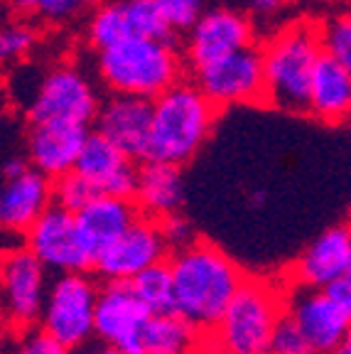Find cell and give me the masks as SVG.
<instances>
[{
    "label": "cell",
    "instance_id": "33",
    "mask_svg": "<svg viewBox=\"0 0 351 354\" xmlns=\"http://www.w3.org/2000/svg\"><path fill=\"white\" fill-rule=\"evenodd\" d=\"M158 221H160V229H162V234H165V239H167V243H170L172 251H180V249H184V246H189V243L197 241V234H194L192 221L187 219V216H182V212L167 214Z\"/></svg>",
    "mask_w": 351,
    "mask_h": 354
},
{
    "label": "cell",
    "instance_id": "28",
    "mask_svg": "<svg viewBox=\"0 0 351 354\" xmlns=\"http://www.w3.org/2000/svg\"><path fill=\"white\" fill-rule=\"evenodd\" d=\"M96 194H99L96 187L77 170L66 172L59 180H55V202L69 212H82Z\"/></svg>",
    "mask_w": 351,
    "mask_h": 354
},
{
    "label": "cell",
    "instance_id": "36",
    "mask_svg": "<svg viewBox=\"0 0 351 354\" xmlns=\"http://www.w3.org/2000/svg\"><path fill=\"white\" fill-rule=\"evenodd\" d=\"M330 290L336 295V298H341L346 305H349V310H351V271L346 273L341 281H336L334 286H330Z\"/></svg>",
    "mask_w": 351,
    "mask_h": 354
},
{
    "label": "cell",
    "instance_id": "5",
    "mask_svg": "<svg viewBox=\"0 0 351 354\" xmlns=\"http://www.w3.org/2000/svg\"><path fill=\"white\" fill-rule=\"evenodd\" d=\"M285 295L275 283L246 278L219 325L209 332L216 354H270L278 322L285 315Z\"/></svg>",
    "mask_w": 351,
    "mask_h": 354
},
{
    "label": "cell",
    "instance_id": "20",
    "mask_svg": "<svg viewBox=\"0 0 351 354\" xmlns=\"http://www.w3.org/2000/svg\"><path fill=\"white\" fill-rule=\"evenodd\" d=\"M140 216L143 212L135 199L115 194H96L82 212H77L79 227L96 256L118 236H123Z\"/></svg>",
    "mask_w": 351,
    "mask_h": 354
},
{
    "label": "cell",
    "instance_id": "37",
    "mask_svg": "<svg viewBox=\"0 0 351 354\" xmlns=\"http://www.w3.org/2000/svg\"><path fill=\"white\" fill-rule=\"evenodd\" d=\"M25 167H30L28 158H20V155H15V158H8L6 165H3V177L17 175V172H22Z\"/></svg>",
    "mask_w": 351,
    "mask_h": 354
},
{
    "label": "cell",
    "instance_id": "21",
    "mask_svg": "<svg viewBox=\"0 0 351 354\" xmlns=\"http://www.w3.org/2000/svg\"><path fill=\"white\" fill-rule=\"evenodd\" d=\"M145 216L162 219L182 209L184 202V183L180 165L158 160H143L137 167V187L133 197Z\"/></svg>",
    "mask_w": 351,
    "mask_h": 354
},
{
    "label": "cell",
    "instance_id": "9",
    "mask_svg": "<svg viewBox=\"0 0 351 354\" xmlns=\"http://www.w3.org/2000/svg\"><path fill=\"white\" fill-rule=\"evenodd\" d=\"M22 243L55 276H59V273H93L96 254L79 227L77 212L64 209L57 202L30 227V232L22 236Z\"/></svg>",
    "mask_w": 351,
    "mask_h": 354
},
{
    "label": "cell",
    "instance_id": "26",
    "mask_svg": "<svg viewBox=\"0 0 351 354\" xmlns=\"http://www.w3.org/2000/svg\"><path fill=\"white\" fill-rule=\"evenodd\" d=\"M131 283L137 298L148 305L153 315L175 313V283H172V271L167 261L153 266V268H148L143 273H137Z\"/></svg>",
    "mask_w": 351,
    "mask_h": 354
},
{
    "label": "cell",
    "instance_id": "22",
    "mask_svg": "<svg viewBox=\"0 0 351 354\" xmlns=\"http://www.w3.org/2000/svg\"><path fill=\"white\" fill-rule=\"evenodd\" d=\"M310 116L322 123H341L351 116V72L327 52L312 77Z\"/></svg>",
    "mask_w": 351,
    "mask_h": 354
},
{
    "label": "cell",
    "instance_id": "7",
    "mask_svg": "<svg viewBox=\"0 0 351 354\" xmlns=\"http://www.w3.org/2000/svg\"><path fill=\"white\" fill-rule=\"evenodd\" d=\"M101 286L91 273H59L52 278L39 327L66 349L96 339V303Z\"/></svg>",
    "mask_w": 351,
    "mask_h": 354
},
{
    "label": "cell",
    "instance_id": "34",
    "mask_svg": "<svg viewBox=\"0 0 351 354\" xmlns=\"http://www.w3.org/2000/svg\"><path fill=\"white\" fill-rule=\"evenodd\" d=\"M290 8V0H246L248 15L256 22H273Z\"/></svg>",
    "mask_w": 351,
    "mask_h": 354
},
{
    "label": "cell",
    "instance_id": "17",
    "mask_svg": "<svg viewBox=\"0 0 351 354\" xmlns=\"http://www.w3.org/2000/svg\"><path fill=\"white\" fill-rule=\"evenodd\" d=\"M88 126L82 123H28L25 158L32 167L52 180L72 172L88 138Z\"/></svg>",
    "mask_w": 351,
    "mask_h": 354
},
{
    "label": "cell",
    "instance_id": "16",
    "mask_svg": "<svg viewBox=\"0 0 351 354\" xmlns=\"http://www.w3.org/2000/svg\"><path fill=\"white\" fill-rule=\"evenodd\" d=\"M351 271V229L330 227L305 246L290 266V283L300 288H330Z\"/></svg>",
    "mask_w": 351,
    "mask_h": 354
},
{
    "label": "cell",
    "instance_id": "6",
    "mask_svg": "<svg viewBox=\"0 0 351 354\" xmlns=\"http://www.w3.org/2000/svg\"><path fill=\"white\" fill-rule=\"evenodd\" d=\"M101 101L91 79L72 64H59L32 84L22 104L28 123H96Z\"/></svg>",
    "mask_w": 351,
    "mask_h": 354
},
{
    "label": "cell",
    "instance_id": "4",
    "mask_svg": "<svg viewBox=\"0 0 351 354\" xmlns=\"http://www.w3.org/2000/svg\"><path fill=\"white\" fill-rule=\"evenodd\" d=\"M265 104L287 113H310V91L324 47L319 28L295 22L278 30L265 42Z\"/></svg>",
    "mask_w": 351,
    "mask_h": 354
},
{
    "label": "cell",
    "instance_id": "30",
    "mask_svg": "<svg viewBox=\"0 0 351 354\" xmlns=\"http://www.w3.org/2000/svg\"><path fill=\"white\" fill-rule=\"evenodd\" d=\"M158 3L175 35H187L207 12V0H158Z\"/></svg>",
    "mask_w": 351,
    "mask_h": 354
},
{
    "label": "cell",
    "instance_id": "15",
    "mask_svg": "<svg viewBox=\"0 0 351 354\" xmlns=\"http://www.w3.org/2000/svg\"><path fill=\"white\" fill-rule=\"evenodd\" d=\"M55 205V180L37 167L3 177L0 187V224L12 236H25L35 221Z\"/></svg>",
    "mask_w": 351,
    "mask_h": 354
},
{
    "label": "cell",
    "instance_id": "19",
    "mask_svg": "<svg viewBox=\"0 0 351 354\" xmlns=\"http://www.w3.org/2000/svg\"><path fill=\"white\" fill-rule=\"evenodd\" d=\"M135 162L137 160L123 153L113 140L106 138L104 133L91 131L74 170L86 177L99 194L135 197L137 167H140Z\"/></svg>",
    "mask_w": 351,
    "mask_h": 354
},
{
    "label": "cell",
    "instance_id": "10",
    "mask_svg": "<svg viewBox=\"0 0 351 354\" xmlns=\"http://www.w3.org/2000/svg\"><path fill=\"white\" fill-rule=\"evenodd\" d=\"M194 84L219 109L238 104H258L265 101V69L263 52L256 47H243L238 52L209 62L192 69Z\"/></svg>",
    "mask_w": 351,
    "mask_h": 354
},
{
    "label": "cell",
    "instance_id": "31",
    "mask_svg": "<svg viewBox=\"0 0 351 354\" xmlns=\"http://www.w3.org/2000/svg\"><path fill=\"white\" fill-rule=\"evenodd\" d=\"M270 354H314L307 342V337L302 335L297 322L292 320L287 313L283 315V320L278 322V327H275Z\"/></svg>",
    "mask_w": 351,
    "mask_h": 354
},
{
    "label": "cell",
    "instance_id": "14",
    "mask_svg": "<svg viewBox=\"0 0 351 354\" xmlns=\"http://www.w3.org/2000/svg\"><path fill=\"white\" fill-rule=\"evenodd\" d=\"M256 37L253 17L236 8H207L189 32H187L184 55L192 69L216 62L221 57L251 47Z\"/></svg>",
    "mask_w": 351,
    "mask_h": 354
},
{
    "label": "cell",
    "instance_id": "27",
    "mask_svg": "<svg viewBox=\"0 0 351 354\" xmlns=\"http://www.w3.org/2000/svg\"><path fill=\"white\" fill-rule=\"evenodd\" d=\"M319 37H322L324 52L351 72V10L327 17L319 25Z\"/></svg>",
    "mask_w": 351,
    "mask_h": 354
},
{
    "label": "cell",
    "instance_id": "25",
    "mask_svg": "<svg viewBox=\"0 0 351 354\" xmlns=\"http://www.w3.org/2000/svg\"><path fill=\"white\" fill-rule=\"evenodd\" d=\"M12 10L30 22L64 25L91 15L96 0H10Z\"/></svg>",
    "mask_w": 351,
    "mask_h": 354
},
{
    "label": "cell",
    "instance_id": "23",
    "mask_svg": "<svg viewBox=\"0 0 351 354\" xmlns=\"http://www.w3.org/2000/svg\"><path fill=\"white\" fill-rule=\"evenodd\" d=\"M197 327L177 313L150 315L143 332L145 354H189L197 342Z\"/></svg>",
    "mask_w": 351,
    "mask_h": 354
},
{
    "label": "cell",
    "instance_id": "1",
    "mask_svg": "<svg viewBox=\"0 0 351 354\" xmlns=\"http://www.w3.org/2000/svg\"><path fill=\"white\" fill-rule=\"evenodd\" d=\"M167 263L175 283V313L199 332H211L246 283L238 263L216 243L202 239L172 251Z\"/></svg>",
    "mask_w": 351,
    "mask_h": 354
},
{
    "label": "cell",
    "instance_id": "40",
    "mask_svg": "<svg viewBox=\"0 0 351 354\" xmlns=\"http://www.w3.org/2000/svg\"><path fill=\"white\" fill-rule=\"evenodd\" d=\"M349 229H351V216H349Z\"/></svg>",
    "mask_w": 351,
    "mask_h": 354
},
{
    "label": "cell",
    "instance_id": "18",
    "mask_svg": "<svg viewBox=\"0 0 351 354\" xmlns=\"http://www.w3.org/2000/svg\"><path fill=\"white\" fill-rule=\"evenodd\" d=\"M153 101L128 94H111L101 101L96 131L113 140L133 160L143 162L148 158L150 131H153Z\"/></svg>",
    "mask_w": 351,
    "mask_h": 354
},
{
    "label": "cell",
    "instance_id": "24",
    "mask_svg": "<svg viewBox=\"0 0 351 354\" xmlns=\"http://www.w3.org/2000/svg\"><path fill=\"white\" fill-rule=\"evenodd\" d=\"M131 37H135V32H133L126 0H106L91 10L86 20V42L96 52Z\"/></svg>",
    "mask_w": 351,
    "mask_h": 354
},
{
    "label": "cell",
    "instance_id": "3",
    "mask_svg": "<svg viewBox=\"0 0 351 354\" xmlns=\"http://www.w3.org/2000/svg\"><path fill=\"white\" fill-rule=\"evenodd\" d=\"M96 74L111 94L155 101L182 77V59L172 39L131 37L96 52Z\"/></svg>",
    "mask_w": 351,
    "mask_h": 354
},
{
    "label": "cell",
    "instance_id": "2",
    "mask_svg": "<svg viewBox=\"0 0 351 354\" xmlns=\"http://www.w3.org/2000/svg\"><path fill=\"white\" fill-rule=\"evenodd\" d=\"M153 131L145 160L187 165L204 148L216 123L219 106L194 82H177L153 101Z\"/></svg>",
    "mask_w": 351,
    "mask_h": 354
},
{
    "label": "cell",
    "instance_id": "39",
    "mask_svg": "<svg viewBox=\"0 0 351 354\" xmlns=\"http://www.w3.org/2000/svg\"><path fill=\"white\" fill-rule=\"evenodd\" d=\"M334 354H351V330H349V335H346L344 342L339 344V349H336Z\"/></svg>",
    "mask_w": 351,
    "mask_h": 354
},
{
    "label": "cell",
    "instance_id": "29",
    "mask_svg": "<svg viewBox=\"0 0 351 354\" xmlns=\"http://www.w3.org/2000/svg\"><path fill=\"white\" fill-rule=\"evenodd\" d=\"M37 44V32L30 22H10L0 32V57L8 64H17L30 55Z\"/></svg>",
    "mask_w": 351,
    "mask_h": 354
},
{
    "label": "cell",
    "instance_id": "12",
    "mask_svg": "<svg viewBox=\"0 0 351 354\" xmlns=\"http://www.w3.org/2000/svg\"><path fill=\"white\" fill-rule=\"evenodd\" d=\"M170 256L172 249L160 229V221L143 214L123 236L96 256L93 276L101 281H133L137 273L165 263Z\"/></svg>",
    "mask_w": 351,
    "mask_h": 354
},
{
    "label": "cell",
    "instance_id": "11",
    "mask_svg": "<svg viewBox=\"0 0 351 354\" xmlns=\"http://www.w3.org/2000/svg\"><path fill=\"white\" fill-rule=\"evenodd\" d=\"M285 313L297 322L314 354H334L351 330V310L330 288L292 286Z\"/></svg>",
    "mask_w": 351,
    "mask_h": 354
},
{
    "label": "cell",
    "instance_id": "8",
    "mask_svg": "<svg viewBox=\"0 0 351 354\" xmlns=\"http://www.w3.org/2000/svg\"><path fill=\"white\" fill-rule=\"evenodd\" d=\"M50 268L20 243L3 254V313L12 335L39 327L50 295Z\"/></svg>",
    "mask_w": 351,
    "mask_h": 354
},
{
    "label": "cell",
    "instance_id": "13",
    "mask_svg": "<svg viewBox=\"0 0 351 354\" xmlns=\"http://www.w3.org/2000/svg\"><path fill=\"white\" fill-rule=\"evenodd\" d=\"M150 315L131 281H104L96 303V339L126 354H145L143 332Z\"/></svg>",
    "mask_w": 351,
    "mask_h": 354
},
{
    "label": "cell",
    "instance_id": "35",
    "mask_svg": "<svg viewBox=\"0 0 351 354\" xmlns=\"http://www.w3.org/2000/svg\"><path fill=\"white\" fill-rule=\"evenodd\" d=\"M69 354H126V352H121V349L113 347V344L101 342V339H91V342L82 344V347L69 349Z\"/></svg>",
    "mask_w": 351,
    "mask_h": 354
},
{
    "label": "cell",
    "instance_id": "38",
    "mask_svg": "<svg viewBox=\"0 0 351 354\" xmlns=\"http://www.w3.org/2000/svg\"><path fill=\"white\" fill-rule=\"evenodd\" d=\"M265 199H268V194H265L263 189H256V192H251V197H248V205H251L253 209H260V207L265 205Z\"/></svg>",
    "mask_w": 351,
    "mask_h": 354
},
{
    "label": "cell",
    "instance_id": "32",
    "mask_svg": "<svg viewBox=\"0 0 351 354\" xmlns=\"http://www.w3.org/2000/svg\"><path fill=\"white\" fill-rule=\"evenodd\" d=\"M12 349L10 354H69V349L55 337H50L42 327H32L28 332L12 335Z\"/></svg>",
    "mask_w": 351,
    "mask_h": 354
}]
</instances>
